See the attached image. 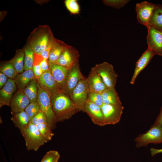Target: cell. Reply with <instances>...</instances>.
<instances>
[{"label":"cell","mask_w":162,"mask_h":162,"mask_svg":"<svg viewBox=\"0 0 162 162\" xmlns=\"http://www.w3.org/2000/svg\"><path fill=\"white\" fill-rule=\"evenodd\" d=\"M51 104L57 122L69 119L79 111L70 96L63 92L52 95Z\"/></svg>","instance_id":"1"},{"label":"cell","mask_w":162,"mask_h":162,"mask_svg":"<svg viewBox=\"0 0 162 162\" xmlns=\"http://www.w3.org/2000/svg\"><path fill=\"white\" fill-rule=\"evenodd\" d=\"M20 131L28 151H37L41 146L48 142L42 136L36 126L31 123H29Z\"/></svg>","instance_id":"2"},{"label":"cell","mask_w":162,"mask_h":162,"mask_svg":"<svg viewBox=\"0 0 162 162\" xmlns=\"http://www.w3.org/2000/svg\"><path fill=\"white\" fill-rule=\"evenodd\" d=\"M134 140L137 148L146 147L150 143H162V126L160 124H154L148 131L139 134Z\"/></svg>","instance_id":"3"},{"label":"cell","mask_w":162,"mask_h":162,"mask_svg":"<svg viewBox=\"0 0 162 162\" xmlns=\"http://www.w3.org/2000/svg\"><path fill=\"white\" fill-rule=\"evenodd\" d=\"M51 96L41 88L38 84L37 101L40 105L41 111L46 115L47 124L52 130L55 128L57 122L51 105Z\"/></svg>","instance_id":"4"},{"label":"cell","mask_w":162,"mask_h":162,"mask_svg":"<svg viewBox=\"0 0 162 162\" xmlns=\"http://www.w3.org/2000/svg\"><path fill=\"white\" fill-rule=\"evenodd\" d=\"M89 92L86 77L79 82L70 95V97L79 111L84 112Z\"/></svg>","instance_id":"5"},{"label":"cell","mask_w":162,"mask_h":162,"mask_svg":"<svg viewBox=\"0 0 162 162\" xmlns=\"http://www.w3.org/2000/svg\"><path fill=\"white\" fill-rule=\"evenodd\" d=\"M92 68L100 75L107 88H115L118 75L111 64L104 62Z\"/></svg>","instance_id":"6"},{"label":"cell","mask_w":162,"mask_h":162,"mask_svg":"<svg viewBox=\"0 0 162 162\" xmlns=\"http://www.w3.org/2000/svg\"><path fill=\"white\" fill-rule=\"evenodd\" d=\"M148 48L154 55L162 56V30L153 27L147 28Z\"/></svg>","instance_id":"7"},{"label":"cell","mask_w":162,"mask_h":162,"mask_svg":"<svg viewBox=\"0 0 162 162\" xmlns=\"http://www.w3.org/2000/svg\"><path fill=\"white\" fill-rule=\"evenodd\" d=\"M79 57L78 50L68 45L61 54L56 64L69 70L79 63Z\"/></svg>","instance_id":"8"},{"label":"cell","mask_w":162,"mask_h":162,"mask_svg":"<svg viewBox=\"0 0 162 162\" xmlns=\"http://www.w3.org/2000/svg\"><path fill=\"white\" fill-rule=\"evenodd\" d=\"M86 77L82 74L79 63L69 70L63 92L69 96L79 82Z\"/></svg>","instance_id":"9"},{"label":"cell","mask_w":162,"mask_h":162,"mask_svg":"<svg viewBox=\"0 0 162 162\" xmlns=\"http://www.w3.org/2000/svg\"><path fill=\"white\" fill-rule=\"evenodd\" d=\"M101 108L104 116L105 125L115 124L120 121L124 107L103 104Z\"/></svg>","instance_id":"10"},{"label":"cell","mask_w":162,"mask_h":162,"mask_svg":"<svg viewBox=\"0 0 162 162\" xmlns=\"http://www.w3.org/2000/svg\"><path fill=\"white\" fill-rule=\"evenodd\" d=\"M156 6V4L146 1L136 3V11L139 22L147 27Z\"/></svg>","instance_id":"11"},{"label":"cell","mask_w":162,"mask_h":162,"mask_svg":"<svg viewBox=\"0 0 162 162\" xmlns=\"http://www.w3.org/2000/svg\"><path fill=\"white\" fill-rule=\"evenodd\" d=\"M40 87L51 95L60 91L50 69L43 73L37 80Z\"/></svg>","instance_id":"12"},{"label":"cell","mask_w":162,"mask_h":162,"mask_svg":"<svg viewBox=\"0 0 162 162\" xmlns=\"http://www.w3.org/2000/svg\"><path fill=\"white\" fill-rule=\"evenodd\" d=\"M30 103L29 99L23 91L18 89L14 94L10 103L11 113L13 115L25 110Z\"/></svg>","instance_id":"13"},{"label":"cell","mask_w":162,"mask_h":162,"mask_svg":"<svg viewBox=\"0 0 162 162\" xmlns=\"http://www.w3.org/2000/svg\"><path fill=\"white\" fill-rule=\"evenodd\" d=\"M17 87L14 80L8 78L0 91V107L4 106H10L11 99L16 91Z\"/></svg>","instance_id":"14"},{"label":"cell","mask_w":162,"mask_h":162,"mask_svg":"<svg viewBox=\"0 0 162 162\" xmlns=\"http://www.w3.org/2000/svg\"><path fill=\"white\" fill-rule=\"evenodd\" d=\"M84 112L88 114L95 124L100 126L105 125L101 106L87 100L84 106Z\"/></svg>","instance_id":"15"},{"label":"cell","mask_w":162,"mask_h":162,"mask_svg":"<svg viewBox=\"0 0 162 162\" xmlns=\"http://www.w3.org/2000/svg\"><path fill=\"white\" fill-rule=\"evenodd\" d=\"M87 80L89 92L102 93L107 88L100 75L92 68Z\"/></svg>","instance_id":"16"},{"label":"cell","mask_w":162,"mask_h":162,"mask_svg":"<svg viewBox=\"0 0 162 162\" xmlns=\"http://www.w3.org/2000/svg\"><path fill=\"white\" fill-rule=\"evenodd\" d=\"M49 64L51 74L57 83L60 91L63 92V87L69 70L56 64L49 63Z\"/></svg>","instance_id":"17"},{"label":"cell","mask_w":162,"mask_h":162,"mask_svg":"<svg viewBox=\"0 0 162 162\" xmlns=\"http://www.w3.org/2000/svg\"><path fill=\"white\" fill-rule=\"evenodd\" d=\"M154 55L149 49L147 50L142 54L136 62L133 75L130 83L133 85L140 73L146 66L150 60Z\"/></svg>","instance_id":"18"},{"label":"cell","mask_w":162,"mask_h":162,"mask_svg":"<svg viewBox=\"0 0 162 162\" xmlns=\"http://www.w3.org/2000/svg\"><path fill=\"white\" fill-rule=\"evenodd\" d=\"M50 39L48 34H42L32 39L30 46L34 52L39 54L45 49Z\"/></svg>","instance_id":"19"},{"label":"cell","mask_w":162,"mask_h":162,"mask_svg":"<svg viewBox=\"0 0 162 162\" xmlns=\"http://www.w3.org/2000/svg\"><path fill=\"white\" fill-rule=\"evenodd\" d=\"M35 78L33 70L31 69L18 74L14 80L18 89L23 91L30 81Z\"/></svg>","instance_id":"20"},{"label":"cell","mask_w":162,"mask_h":162,"mask_svg":"<svg viewBox=\"0 0 162 162\" xmlns=\"http://www.w3.org/2000/svg\"><path fill=\"white\" fill-rule=\"evenodd\" d=\"M101 95L104 104L122 105L115 88H107L101 93Z\"/></svg>","instance_id":"21"},{"label":"cell","mask_w":162,"mask_h":162,"mask_svg":"<svg viewBox=\"0 0 162 162\" xmlns=\"http://www.w3.org/2000/svg\"><path fill=\"white\" fill-rule=\"evenodd\" d=\"M68 45L62 41L55 39L48 59L49 63L56 64L61 54Z\"/></svg>","instance_id":"22"},{"label":"cell","mask_w":162,"mask_h":162,"mask_svg":"<svg viewBox=\"0 0 162 162\" xmlns=\"http://www.w3.org/2000/svg\"><path fill=\"white\" fill-rule=\"evenodd\" d=\"M153 27L162 30V5L156 4L149 20L148 27Z\"/></svg>","instance_id":"23"},{"label":"cell","mask_w":162,"mask_h":162,"mask_svg":"<svg viewBox=\"0 0 162 162\" xmlns=\"http://www.w3.org/2000/svg\"><path fill=\"white\" fill-rule=\"evenodd\" d=\"M10 119L15 126L20 130L24 128L30 123L29 117L25 110L13 114Z\"/></svg>","instance_id":"24"},{"label":"cell","mask_w":162,"mask_h":162,"mask_svg":"<svg viewBox=\"0 0 162 162\" xmlns=\"http://www.w3.org/2000/svg\"><path fill=\"white\" fill-rule=\"evenodd\" d=\"M23 91L29 99L30 102L37 101L38 92V83L35 78L30 81Z\"/></svg>","instance_id":"25"},{"label":"cell","mask_w":162,"mask_h":162,"mask_svg":"<svg viewBox=\"0 0 162 162\" xmlns=\"http://www.w3.org/2000/svg\"><path fill=\"white\" fill-rule=\"evenodd\" d=\"M24 52L23 51H20L10 62L12 64L18 74L23 72L24 70Z\"/></svg>","instance_id":"26"},{"label":"cell","mask_w":162,"mask_h":162,"mask_svg":"<svg viewBox=\"0 0 162 162\" xmlns=\"http://www.w3.org/2000/svg\"><path fill=\"white\" fill-rule=\"evenodd\" d=\"M24 70H26L32 69L33 63L34 52L30 45H28L24 51Z\"/></svg>","instance_id":"27"},{"label":"cell","mask_w":162,"mask_h":162,"mask_svg":"<svg viewBox=\"0 0 162 162\" xmlns=\"http://www.w3.org/2000/svg\"><path fill=\"white\" fill-rule=\"evenodd\" d=\"M36 126L42 136L47 142L51 140L54 134L47 123L39 124Z\"/></svg>","instance_id":"28"},{"label":"cell","mask_w":162,"mask_h":162,"mask_svg":"<svg viewBox=\"0 0 162 162\" xmlns=\"http://www.w3.org/2000/svg\"><path fill=\"white\" fill-rule=\"evenodd\" d=\"M25 111L29 117L30 122L33 118L41 110L37 101L30 102L26 108Z\"/></svg>","instance_id":"29"},{"label":"cell","mask_w":162,"mask_h":162,"mask_svg":"<svg viewBox=\"0 0 162 162\" xmlns=\"http://www.w3.org/2000/svg\"><path fill=\"white\" fill-rule=\"evenodd\" d=\"M0 72L4 74L9 79L13 80L15 79L18 74L12 64L10 62L1 67Z\"/></svg>","instance_id":"30"},{"label":"cell","mask_w":162,"mask_h":162,"mask_svg":"<svg viewBox=\"0 0 162 162\" xmlns=\"http://www.w3.org/2000/svg\"><path fill=\"white\" fill-rule=\"evenodd\" d=\"M65 5L70 13L73 14H78L80 10V7L76 0H66Z\"/></svg>","instance_id":"31"},{"label":"cell","mask_w":162,"mask_h":162,"mask_svg":"<svg viewBox=\"0 0 162 162\" xmlns=\"http://www.w3.org/2000/svg\"><path fill=\"white\" fill-rule=\"evenodd\" d=\"M60 158V155L58 152L50 150L46 153L41 162H58Z\"/></svg>","instance_id":"32"},{"label":"cell","mask_w":162,"mask_h":162,"mask_svg":"<svg viewBox=\"0 0 162 162\" xmlns=\"http://www.w3.org/2000/svg\"><path fill=\"white\" fill-rule=\"evenodd\" d=\"M129 0H104L102 2L105 5L116 9H120L129 1Z\"/></svg>","instance_id":"33"},{"label":"cell","mask_w":162,"mask_h":162,"mask_svg":"<svg viewBox=\"0 0 162 162\" xmlns=\"http://www.w3.org/2000/svg\"><path fill=\"white\" fill-rule=\"evenodd\" d=\"M87 100L101 107L104 104L101 93L89 92Z\"/></svg>","instance_id":"34"},{"label":"cell","mask_w":162,"mask_h":162,"mask_svg":"<svg viewBox=\"0 0 162 162\" xmlns=\"http://www.w3.org/2000/svg\"><path fill=\"white\" fill-rule=\"evenodd\" d=\"M30 122L35 125L39 124L47 123L46 116L41 111L33 118Z\"/></svg>","instance_id":"35"},{"label":"cell","mask_w":162,"mask_h":162,"mask_svg":"<svg viewBox=\"0 0 162 162\" xmlns=\"http://www.w3.org/2000/svg\"><path fill=\"white\" fill-rule=\"evenodd\" d=\"M55 38L52 36L50 38L49 43L45 49L41 52L40 54L45 59L48 60L50 50L53 44Z\"/></svg>","instance_id":"36"},{"label":"cell","mask_w":162,"mask_h":162,"mask_svg":"<svg viewBox=\"0 0 162 162\" xmlns=\"http://www.w3.org/2000/svg\"><path fill=\"white\" fill-rule=\"evenodd\" d=\"M32 70L35 78L38 80L44 73L39 65L33 66Z\"/></svg>","instance_id":"37"},{"label":"cell","mask_w":162,"mask_h":162,"mask_svg":"<svg viewBox=\"0 0 162 162\" xmlns=\"http://www.w3.org/2000/svg\"><path fill=\"white\" fill-rule=\"evenodd\" d=\"M43 73L50 70V65L48 60L44 59L39 64Z\"/></svg>","instance_id":"38"},{"label":"cell","mask_w":162,"mask_h":162,"mask_svg":"<svg viewBox=\"0 0 162 162\" xmlns=\"http://www.w3.org/2000/svg\"><path fill=\"white\" fill-rule=\"evenodd\" d=\"M44 59V58L40 54L34 52L33 66L39 65Z\"/></svg>","instance_id":"39"},{"label":"cell","mask_w":162,"mask_h":162,"mask_svg":"<svg viewBox=\"0 0 162 162\" xmlns=\"http://www.w3.org/2000/svg\"><path fill=\"white\" fill-rule=\"evenodd\" d=\"M8 80L7 77L4 74L0 72V88H2L6 84Z\"/></svg>","instance_id":"40"},{"label":"cell","mask_w":162,"mask_h":162,"mask_svg":"<svg viewBox=\"0 0 162 162\" xmlns=\"http://www.w3.org/2000/svg\"><path fill=\"white\" fill-rule=\"evenodd\" d=\"M154 124H160L162 126V106L160 109L159 113L157 117Z\"/></svg>","instance_id":"41"},{"label":"cell","mask_w":162,"mask_h":162,"mask_svg":"<svg viewBox=\"0 0 162 162\" xmlns=\"http://www.w3.org/2000/svg\"><path fill=\"white\" fill-rule=\"evenodd\" d=\"M150 150L152 157L157 154L162 153V148L158 149L152 148L150 149Z\"/></svg>","instance_id":"42"}]
</instances>
